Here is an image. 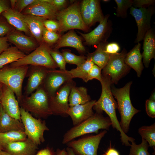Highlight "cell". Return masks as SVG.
Listing matches in <instances>:
<instances>
[{
  "label": "cell",
  "instance_id": "15",
  "mask_svg": "<svg viewBox=\"0 0 155 155\" xmlns=\"http://www.w3.org/2000/svg\"><path fill=\"white\" fill-rule=\"evenodd\" d=\"M59 11L55 7L44 0H35L22 13L24 15L34 16L46 19L55 20Z\"/></svg>",
  "mask_w": 155,
  "mask_h": 155
},
{
  "label": "cell",
  "instance_id": "19",
  "mask_svg": "<svg viewBox=\"0 0 155 155\" xmlns=\"http://www.w3.org/2000/svg\"><path fill=\"white\" fill-rule=\"evenodd\" d=\"M6 37L8 42L14 44L19 50L34 51L39 46L33 37L25 35L17 30H13Z\"/></svg>",
  "mask_w": 155,
  "mask_h": 155
},
{
  "label": "cell",
  "instance_id": "3",
  "mask_svg": "<svg viewBox=\"0 0 155 155\" xmlns=\"http://www.w3.org/2000/svg\"><path fill=\"white\" fill-rule=\"evenodd\" d=\"M132 81L127 83L123 87L118 88L112 86V94L117 101V108L121 120L119 122L121 129L126 134L129 130L130 124L133 116L140 111L133 106L130 96Z\"/></svg>",
  "mask_w": 155,
  "mask_h": 155
},
{
  "label": "cell",
  "instance_id": "39",
  "mask_svg": "<svg viewBox=\"0 0 155 155\" xmlns=\"http://www.w3.org/2000/svg\"><path fill=\"white\" fill-rule=\"evenodd\" d=\"M50 54L55 62L59 67L60 70L66 71V62L62 53L57 50L51 49Z\"/></svg>",
  "mask_w": 155,
  "mask_h": 155
},
{
  "label": "cell",
  "instance_id": "20",
  "mask_svg": "<svg viewBox=\"0 0 155 155\" xmlns=\"http://www.w3.org/2000/svg\"><path fill=\"white\" fill-rule=\"evenodd\" d=\"M38 146L27 137L23 140L9 143L3 149L14 155H35Z\"/></svg>",
  "mask_w": 155,
  "mask_h": 155
},
{
  "label": "cell",
  "instance_id": "4",
  "mask_svg": "<svg viewBox=\"0 0 155 155\" xmlns=\"http://www.w3.org/2000/svg\"><path fill=\"white\" fill-rule=\"evenodd\" d=\"M19 102L21 107L37 116L45 118L52 115L48 96L41 86L30 96L23 95Z\"/></svg>",
  "mask_w": 155,
  "mask_h": 155
},
{
  "label": "cell",
  "instance_id": "31",
  "mask_svg": "<svg viewBox=\"0 0 155 155\" xmlns=\"http://www.w3.org/2000/svg\"><path fill=\"white\" fill-rule=\"evenodd\" d=\"M94 64L90 59L86 58L84 63L77 66L76 68L68 71L73 78H79L84 80Z\"/></svg>",
  "mask_w": 155,
  "mask_h": 155
},
{
  "label": "cell",
  "instance_id": "32",
  "mask_svg": "<svg viewBox=\"0 0 155 155\" xmlns=\"http://www.w3.org/2000/svg\"><path fill=\"white\" fill-rule=\"evenodd\" d=\"M138 133L142 139L145 140L148 143L149 147L154 149L155 146V124L150 126H144L138 129Z\"/></svg>",
  "mask_w": 155,
  "mask_h": 155
},
{
  "label": "cell",
  "instance_id": "22",
  "mask_svg": "<svg viewBox=\"0 0 155 155\" xmlns=\"http://www.w3.org/2000/svg\"><path fill=\"white\" fill-rule=\"evenodd\" d=\"M74 48L80 53H84L85 49L80 38L73 30H70L66 34L61 36L55 45V49L64 47Z\"/></svg>",
  "mask_w": 155,
  "mask_h": 155
},
{
  "label": "cell",
  "instance_id": "8",
  "mask_svg": "<svg viewBox=\"0 0 155 155\" xmlns=\"http://www.w3.org/2000/svg\"><path fill=\"white\" fill-rule=\"evenodd\" d=\"M20 119L27 137L38 146L44 142V133L49 130L45 122L34 117L29 112L20 108Z\"/></svg>",
  "mask_w": 155,
  "mask_h": 155
},
{
  "label": "cell",
  "instance_id": "14",
  "mask_svg": "<svg viewBox=\"0 0 155 155\" xmlns=\"http://www.w3.org/2000/svg\"><path fill=\"white\" fill-rule=\"evenodd\" d=\"M109 16V15L107 14L104 16L97 26L90 32L85 34L78 32L84 39L86 44L94 46L106 41L112 29L111 22L108 20Z\"/></svg>",
  "mask_w": 155,
  "mask_h": 155
},
{
  "label": "cell",
  "instance_id": "46",
  "mask_svg": "<svg viewBox=\"0 0 155 155\" xmlns=\"http://www.w3.org/2000/svg\"><path fill=\"white\" fill-rule=\"evenodd\" d=\"M120 50L119 45L116 42H108L105 46L106 52L110 55L117 53Z\"/></svg>",
  "mask_w": 155,
  "mask_h": 155
},
{
  "label": "cell",
  "instance_id": "21",
  "mask_svg": "<svg viewBox=\"0 0 155 155\" xmlns=\"http://www.w3.org/2000/svg\"><path fill=\"white\" fill-rule=\"evenodd\" d=\"M24 21L28 28L31 36L40 44L43 42L42 33L44 28V18L34 16L24 15Z\"/></svg>",
  "mask_w": 155,
  "mask_h": 155
},
{
  "label": "cell",
  "instance_id": "52",
  "mask_svg": "<svg viewBox=\"0 0 155 155\" xmlns=\"http://www.w3.org/2000/svg\"><path fill=\"white\" fill-rule=\"evenodd\" d=\"M65 155H77L73 152L72 149L69 147L65 150Z\"/></svg>",
  "mask_w": 155,
  "mask_h": 155
},
{
  "label": "cell",
  "instance_id": "35",
  "mask_svg": "<svg viewBox=\"0 0 155 155\" xmlns=\"http://www.w3.org/2000/svg\"><path fill=\"white\" fill-rule=\"evenodd\" d=\"M130 146L129 155H150L148 151L149 144L143 139L139 144H136L134 142H131Z\"/></svg>",
  "mask_w": 155,
  "mask_h": 155
},
{
  "label": "cell",
  "instance_id": "43",
  "mask_svg": "<svg viewBox=\"0 0 155 155\" xmlns=\"http://www.w3.org/2000/svg\"><path fill=\"white\" fill-rule=\"evenodd\" d=\"M155 2L154 0H134L133 1L132 6L137 8H146L154 5Z\"/></svg>",
  "mask_w": 155,
  "mask_h": 155
},
{
  "label": "cell",
  "instance_id": "7",
  "mask_svg": "<svg viewBox=\"0 0 155 155\" xmlns=\"http://www.w3.org/2000/svg\"><path fill=\"white\" fill-rule=\"evenodd\" d=\"M56 19L60 24V32L73 29L86 31L89 29L82 19L78 1L59 11Z\"/></svg>",
  "mask_w": 155,
  "mask_h": 155
},
{
  "label": "cell",
  "instance_id": "58",
  "mask_svg": "<svg viewBox=\"0 0 155 155\" xmlns=\"http://www.w3.org/2000/svg\"><path fill=\"white\" fill-rule=\"evenodd\" d=\"M1 95H2V92H1V90L0 91V100H1Z\"/></svg>",
  "mask_w": 155,
  "mask_h": 155
},
{
  "label": "cell",
  "instance_id": "53",
  "mask_svg": "<svg viewBox=\"0 0 155 155\" xmlns=\"http://www.w3.org/2000/svg\"><path fill=\"white\" fill-rule=\"evenodd\" d=\"M65 149L63 150L58 149L55 152V155H65Z\"/></svg>",
  "mask_w": 155,
  "mask_h": 155
},
{
  "label": "cell",
  "instance_id": "17",
  "mask_svg": "<svg viewBox=\"0 0 155 155\" xmlns=\"http://www.w3.org/2000/svg\"><path fill=\"white\" fill-rule=\"evenodd\" d=\"M96 101L91 100L83 104L69 107L67 114L71 117L74 126L80 123L94 114L92 108Z\"/></svg>",
  "mask_w": 155,
  "mask_h": 155
},
{
  "label": "cell",
  "instance_id": "48",
  "mask_svg": "<svg viewBox=\"0 0 155 155\" xmlns=\"http://www.w3.org/2000/svg\"><path fill=\"white\" fill-rule=\"evenodd\" d=\"M6 37H0V54L9 47Z\"/></svg>",
  "mask_w": 155,
  "mask_h": 155
},
{
  "label": "cell",
  "instance_id": "54",
  "mask_svg": "<svg viewBox=\"0 0 155 155\" xmlns=\"http://www.w3.org/2000/svg\"><path fill=\"white\" fill-rule=\"evenodd\" d=\"M17 0H11L10 1L11 6V9H14Z\"/></svg>",
  "mask_w": 155,
  "mask_h": 155
},
{
  "label": "cell",
  "instance_id": "30",
  "mask_svg": "<svg viewBox=\"0 0 155 155\" xmlns=\"http://www.w3.org/2000/svg\"><path fill=\"white\" fill-rule=\"evenodd\" d=\"M27 136L24 131H11L0 133V144L3 148L7 144L14 142L25 140Z\"/></svg>",
  "mask_w": 155,
  "mask_h": 155
},
{
  "label": "cell",
  "instance_id": "10",
  "mask_svg": "<svg viewBox=\"0 0 155 155\" xmlns=\"http://www.w3.org/2000/svg\"><path fill=\"white\" fill-rule=\"evenodd\" d=\"M75 85L73 80L67 82L62 85L54 94L49 97V106L52 115H67L69 96L71 88Z\"/></svg>",
  "mask_w": 155,
  "mask_h": 155
},
{
  "label": "cell",
  "instance_id": "56",
  "mask_svg": "<svg viewBox=\"0 0 155 155\" xmlns=\"http://www.w3.org/2000/svg\"><path fill=\"white\" fill-rule=\"evenodd\" d=\"M150 99H152L154 100H155V92H153L150 96Z\"/></svg>",
  "mask_w": 155,
  "mask_h": 155
},
{
  "label": "cell",
  "instance_id": "36",
  "mask_svg": "<svg viewBox=\"0 0 155 155\" xmlns=\"http://www.w3.org/2000/svg\"><path fill=\"white\" fill-rule=\"evenodd\" d=\"M133 0H115L117 5L116 15L117 17L124 18L127 17L128 9L132 6Z\"/></svg>",
  "mask_w": 155,
  "mask_h": 155
},
{
  "label": "cell",
  "instance_id": "25",
  "mask_svg": "<svg viewBox=\"0 0 155 155\" xmlns=\"http://www.w3.org/2000/svg\"><path fill=\"white\" fill-rule=\"evenodd\" d=\"M11 131H24V125L20 120L9 115L0 103V133Z\"/></svg>",
  "mask_w": 155,
  "mask_h": 155
},
{
  "label": "cell",
  "instance_id": "34",
  "mask_svg": "<svg viewBox=\"0 0 155 155\" xmlns=\"http://www.w3.org/2000/svg\"><path fill=\"white\" fill-rule=\"evenodd\" d=\"M80 9L82 19L85 24L89 28L93 25L89 0L82 1L80 6Z\"/></svg>",
  "mask_w": 155,
  "mask_h": 155
},
{
  "label": "cell",
  "instance_id": "12",
  "mask_svg": "<svg viewBox=\"0 0 155 155\" xmlns=\"http://www.w3.org/2000/svg\"><path fill=\"white\" fill-rule=\"evenodd\" d=\"M130 14L135 18L137 27V33L135 43H139L143 40L147 32L151 29V21L155 13L154 5L146 8H130Z\"/></svg>",
  "mask_w": 155,
  "mask_h": 155
},
{
  "label": "cell",
  "instance_id": "6",
  "mask_svg": "<svg viewBox=\"0 0 155 155\" xmlns=\"http://www.w3.org/2000/svg\"><path fill=\"white\" fill-rule=\"evenodd\" d=\"M51 49L43 42L30 54L18 61L11 63V66L23 65L41 66L49 69H55L58 66L50 53Z\"/></svg>",
  "mask_w": 155,
  "mask_h": 155
},
{
  "label": "cell",
  "instance_id": "9",
  "mask_svg": "<svg viewBox=\"0 0 155 155\" xmlns=\"http://www.w3.org/2000/svg\"><path fill=\"white\" fill-rule=\"evenodd\" d=\"M127 53L126 50L124 48L120 53L110 55L107 63L102 69V74L108 76L112 84H117L130 69L124 61Z\"/></svg>",
  "mask_w": 155,
  "mask_h": 155
},
{
  "label": "cell",
  "instance_id": "41",
  "mask_svg": "<svg viewBox=\"0 0 155 155\" xmlns=\"http://www.w3.org/2000/svg\"><path fill=\"white\" fill-rule=\"evenodd\" d=\"M43 23L44 27L49 30L55 32L60 31V24L57 21L54 20L45 19Z\"/></svg>",
  "mask_w": 155,
  "mask_h": 155
},
{
  "label": "cell",
  "instance_id": "16",
  "mask_svg": "<svg viewBox=\"0 0 155 155\" xmlns=\"http://www.w3.org/2000/svg\"><path fill=\"white\" fill-rule=\"evenodd\" d=\"M0 103L5 111L10 116L21 121L19 102L13 92L3 85Z\"/></svg>",
  "mask_w": 155,
  "mask_h": 155
},
{
  "label": "cell",
  "instance_id": "45",
  "mask_svg": "<svg viewBox=\"0 0 155 155\" xmlns=\"http://www.w3.org/2000/svg\"><path fill=\"white\" fill-rule=\"evenodd\" d=\"M35 1V0H17L14 9L22 13L27 7Z\"/></svg>",
  "mask_w": 155,
  "mask_h": 155
},
{
  "label": "cell",
  "instance_id": "24",
  "mask_svg": "<svg viewBox=\"0 0 155 155\" xmlns=\"http://www.w3.org/2000/svg\"><path fill=\"white\" fill-rule=\"evenodd\" d=\"M141 46L140 43H137L127 53L124 59L125 64L135 71L139 77L140 76L144 68L142 61V57L140 52Z\"/></svg>",
  "mask_w": 155,
  "mask_h": 155
},
{
  "label": "cell",
  "instance_id": "55",
  "mask_svg": "<svg viewBox=\"0 0 155 155\" xmlns=\"http://www.w3.org/2000/svg\"><path fill=\"white\" fill-rule=\"evenodd\" d=\"M0 155H14L10 154L5 151L0 150Z\"/></svg>",
  "mask_w": 155,
  "mask_h": 155
},
{
  "label": "cell",
  "instance_id": "59",
  "mask_svg": "<svg viewBox=\"0 0 155 155\" xmlns=\"http://www.w3.org/2000/svg\"><path fill=\"white\" fill-rule=\"evenodd\" d=\"M0 150H3V148L1 144H0Z\"/></svg>",
  "mask_w": 155,
  "mask_h": 155
},
{
  "label": "cell",
  "instance_id": "49",
  "mask_svg": "<svg viewBox=\"0 0 155 155\" xmlns=\"http://www.w3.org/2000/svg\"><path fill=\"white\" fill-rule=\"evenodd\" d=\"M9 8V3L8 1L0 0V14Z\"/></svg>",
  "mask_w": 155,
  "mask_h": 155
},
{
  "label": "cell",
  "instance_id": "51",
  "mask_svg": "<svg viewBox=\"0 0 155 155\" xmlns=\"http://www.w3.org/2000/svg\"><path fill=\"white\" fill-rule=\"evenodd\" d=\"M103 155H120V154L116 149L110 146Z\"/></svg>",
  "mask_w": 155,
  "mask_h": 155
},
{
  "label": "cell",
  "instance_id": "5",
  "mask_svg": "<svg viewBox=\"0 0 155 155\" xmlns=\"http://www.w3.org/2000/svg\"><path fill=\"white\" fill-rule=\"evenodd\" d=\"M29 69V65L4 67L0 69V83L10 89L19 102L23 95V83Z\"/></svg>",
  "mask_w": 155,
  "mask_h": 155
},
{
  "label": "cell",
  "instance_id": "2",
  "mask_svg": "<svg viewBox=\"0 0 155 155\" xmlns=\"http://www.w3.org/2000/svg\"><path fill=\"white\" fill-rule=\"evenodd\" d=\"M111 125L108 117H104L102 113L96 112L87 119L68 131L63 136L62 143L67 144L74 139L86 134L93 133L98 134L100 129L108 130Z\"/></svg>",
  "mask_w": 155,
  "mask_h": 155
},
{
  "label": "cell",
  "instance_id": "26",
  "mask_svg": "<svg viewBox=\"0 0 155 155\" xmlns=\"http://www.w3.org/2000/svg\"><path fill=\"white\" fill-rule=\"evenodd\" d=\"M143 40V51L142 55L144 65L148 67L151 59L155 58V34L152 28L147 32Z\"/></svg>",
  "mask_w": 155,
  "mask_h": 155
},
{
  "label": "cell",
  "instance_id": "28",
  "mask_svg": "<svg viewBox=\"0 0 155 155\" xmlns=\"http://www.w3.org/2000/svg\"><path fill=\"white\" fill-rule=\"evenodd\" d=\"M90 100V97L86 88L75 86L71 88L68 98L69 107L83 104Z\"/></svg>",
  "mask_w": 155,
  "mask_h": 155
},
{
  "label": "cell",
  "instance_id": "38",
  "mask_svg": "<svg viewBox=\"0 0 155 155\" xmlns=\"http://www.w3.org/2000/svg\"><path fill=\"white\" fill-rule=\"evenodd\" d=\"M61 36L57 32L49 30L45 27L42 33V40L46 44H52L58 41Z\"/></svg>",
  "mask_w": 155,
  "mask_h": 155
},
{
  "label": "cell",
  "instance_id": "57",
  "mask_svg": "<svg viewBox=\"0 0 155 155\" xmlns=\"http://www.w3.org/2000/svg\"><path fill=\"white\" fill-rule=\"evenodd\" d=\"M3 85V84L0 83V91L1 90Z\"/></svg>",
  "mask_w": 155,
  "mask_h": 155
},
{
  "label": "cell",
  "instance_id": "50",
  "mask_svg": "<svg viewBox=\"0 0 155 155\" xmlns=\"http://www.w3.org/2000/svg\"><path fill=\"white\" fill-rule=\"evenodd\" d=\"M35 155H55V152L49 148H47L40 150Z\"/></svg>",
  "mask_w": 155,
  "mask_h": 155
},
{
  "label": "cell",
  "instance_id": "40",
  "mask_svg": "<svg viewBox=\"0 0 155 155\" xmlns=\"http://www.w3.org/2000/svg\"><path fill=\"white\" fill-rule=\"evenodd\" d=\"M102 69L100 67L94 64L89 71L84 81L87 82L89 80L95 79L100 82L102 79Z\"/></svg>",
  "mask_w": 155,
  "mask_h": 155
},
{
  "label": "cell",
  "instance_id": "27",
  "mask_svg": "<svg viewBox=\"0 0 155 155\" xmlns=\"http://www.w3.org/2000/svg\"><path fill=\"white\" fill-rule=\"evenodd\" d=\"M107 43L106 41L98 44L96 50L92 53H89L86 57L102 69L106 64L110 55L105 50V46Z\"/></svg>",
  "mask_w": 155,
  "mask_h": 155
},
{
  "label": "cell",
  "instance_id": "37",
  "mask_svg": "<svg viewBox=\"0 0 155 155\" xmlns=\"http://www.w3.org/2000/svg\"><path fill=\"white\" fill-rule=\"evenodd\" d=\"M61 53L66 63L76 65L77 66L84 63L86 59V57L76 55L68 49L62 50Z\"/></svg>",
  "mask_w": 155,
  "mask_h": 155
},
{
  "label": "cell",
  "instance_id": "33",
  "mask_svg": "<svg viewBox=\"0 0 155 155\" xmlns=\"http://www.w3.org/2000/svg\"><path fill=\"white\" fill-rule=\"evenodd\" d=\"M89 2L92 25H93L97 22H100L104 16L101 8L100 0H89Z\"/></svg>",
  "mask_w": 155,
  "mask_h": 155
},
{
  "label": "cell",
  "instance_id": "29",
  "mask_svg": "<svg viewBox=\"0 0 155 155\" xmlns=\"http://www.w3.org/2000/svg\"><path fill=\"white\" fill-rule=\"evenodd\" d=\"M24 53L16 46L9 47L0 54V69L23 58Z\"/></svg>",
  "mask_w": 155,
  "mask_h": 155
},
{
  "label": "cell",
  "instance_id": "44",
  "mask_svg": "<svg viewBox=\"0 0 155 155\" xmlns=\"http://www.w3.org/2000/svg\"><path fill=\"white\" fill-rule=\"evenodd\" d=\"M9 23L0 20V37H2L7 36L13 30Z\"/></svg>",
  "mask_w": 155,
  "mask_h": 155
},
{
  "label": "cell",
  "instance_id": "1",
  "mask_svg": "<svg viewBox=\"0 0 155 155\" xmlns=\"http://www.w3.org/2000/svg\"><path fill=\"white\" fill-rule=\"evenodd\" d=\"M100 82L102 86L101 95L98 101H96L93 108L96 113L102 114L104 111L107 114L113 128L120 132L122 144L126 146H130L131 144L129 142H133L135 139L125 133L120 127L116 114L117 103L111 92V86L113 84L111 78L108 75H102V79Z\"/></svg>",
  "mask_w": 155,
  "mask_h": 155
},
{
  "label": "cell",
  "instance_id": "23",
  "mask_svg": "<svg viewBox=\"0 0 155 155\" xmlns=\"http://www.w3.org/2000/svg\"><path fill=\"white\" fill-rule=\"evenodd\" d=\"M2 15L8 23L17 30L23 32L27 36L32 37L24 21V14L22 13L9 8L3 12Z\"/></svg>",
  "mask_w": 155,
  "mask_h": 155
},
{
  "label": "cell",
  "instance_id": "47",
  "mask_svg": "<svg viewBox=\"0 0 155 155\" xmlns=\"http://www.w3.org/2000/svg\"><path fill=\"white\" fill-rule=\"evenodd\" d=\"M55 7L59 11L64 9L66 5L67 1L66 0H44Z\"/></svg>",
  "mask_w": 155,
  "mask_h": 155
},
{
  "label": "cell",
  "instance_id": "13",
  "mask_svg": "<svg viewBox=\"0 0 155 155\" xmlns=\"http://www.w3.org/2000/svg\"><path fill=\"white\" fill-rule=\"evenodd\" d=\"M73 79L68 70L49 69L41 86L49 97L54 94L63 84Z\"/></svg>",
  "mask_w": 155,
  "mask_h": 155
},
{
  "label": "cell",
  "instance_id": "11",
  "mask_svg": "<svg viewBox=\"0 0 155 155\" xmlns=\"http://www.w3.org/2000/svg\"><path fill=\"white\" fill-rule=\"evenodd\" d=\"M107 132L104 130L95 135L72 140L67 144L77 155H97L101 140Z\"/></svg>",
  "mask_w": 155,
  "mask_h": 155
},
{
  "label": "cell",
  "instance_id": "42",
  "mask_svg": "<svg viewBox=\"0 0 155 155\" xmlns=\"http://www.w3.org/2000/svg\"><path fill=\"white\" fill-rule=\"evenodd\" d=\"M146 111L150 117H155V100L149 99L146 100L145 103Z\"/></svg>",
  "mask_w": 155,
  "mask_h": 155
},
{
  "label": "cell",
  "instance_id": "18",
  "mask_svg": "<svg viewBox=\"0 0 155 155\" xmlns=\"http://www.w3.org/2000/svg\"><path fill=\"white\" fill-rule=\"evenodd\" d=\"M49 69L41 66H31L28 70V78L25 94L28 96L42 84Z\"/></svg>",
  "mask_w": 155,
  "mask_h": 155
}]
</instances>
